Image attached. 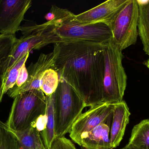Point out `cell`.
I'll return each instance as SVG.
<instances>
[{"label":"cell","instance_id":"obj_1","mask_svg":"<svg viewBox=\"0 0 149 149\" xmlns=\"http://www.w3.org/2000/svg\"><path fill=\"white\" fill-rule=\"evenodd\" d=\"M104 47L105 44L86 42L54 45V70L82 98L86 107L102 104Z\"/></svg>","mask_w":149,"mask_h":149},{"label":"cell","instance_id":"obj_2","mask_svg":"<svg viewBox=\"0 0 149 149\" xmlns=\"http://www.w3.org/2000/svg\"><path fill=\"white\" fill-rule=\"evenodd\" d=\"M76 15L66 9L52 5L45 16L62 43L86 42L105 44L113 38L109 26L103 23L86 24L76 19Z\"/></svg>","mask_w":149,"mask_h":149},{"label":"cell","instance_id":"obj_3","mask_svg":"<svg viewBox=\"0 0 149 149\" xmlns=\"http://www.w3.org/2000/svg\"><path fill=\"white\" fill-rule=\"evenodd\" d=\"M19 31L23 36L17 38L11 52L0 65L2 85L7 72L24 55L32 50H38L50 44L62 43L49 22L40 24L27 22L20 26Z\"/></svg>","mask_w":149,"mask_h":149},{"label":"cell","instance_id":"obj_4","mask_svg":"<svg viewBox=\"0 0 149 149\" xmlns=\"http://www.w3.org/2000/svg\"><path fill=\"white\" fill-rule=\"evenodd\" d=\"M104 69L102 103L122 101L127 85V75L123 66L122 51L111 40L104 47Z\"/></svg>","mask_w":149,"mask_h":149},{"label":"cell","instance_id":"obj_5","mask_svg":"<svg viewBox=\"0 0 149 149\" xmlns=\"http://www.w3.org/2000/svg\"><path fill=\"white\" fill-rule=\"evenodd\" d=\"M86 107V103L75 90L59 77L55 92V137L70 133L73 123Z\"/></svg>","mask_w":149,"mask_h":149},{"label":"cell","instance_id":"obj_6","mask_svg":"<svg viewBox=\"0 0 149 149\" xmlns=\"http://www.w3.org/2000/svg\"><path fill=\"white\" fill-rule=\"evenodd\" d=\"M46 97L41 90L27 91L14 98L5 124L13 130H24L38 116L46 114Z\"/></svg>","mask_w":149,"mask_h":149},{"label":"cell","instance_id":"obj_7","mask_svg":"<svg viewBox=\"0 0 149 149\" xmlns=\"http://www.w3.org/2000/svg\"><path fill=\"white\" fill-rule=\"evenodd\" d=\"M139 17L137 0H129L112 24V40L122 51L136 43Z\"/></svg>","mask_w":149,"mask_h":149},{"label":"cell","instance_id":"obj_8","mask_svg":"<svg viewBox=\"0 0 149 149\" xmlns=\"http://www.w3.org/2000/svg\"><path fill=\"white\" fill-rule=\"evenodd\" d=\"M114 104H100L81 114L73 123L70 133L72 140L79 144L86 134L102 123L109 124L113 115Z\"/></svg>","mask_w":149,"mask_h":149},{"label":"cell","instance_id":"obj_9","mask_svg":"<svg viewBox=\"0 0 149 149\" xmlns=\"http://www.w3.org/2000/svg\"><path fill=\"white\" fill-rule=\"evenodd\" d=\"M31 0H0V33L15 35L19 31Z\"/></svg>","mask_w":149,"mask_h":149},{"label":"cell","instance_id":"obj_10","mask_svg":"<svg viewBox=\"0 0 149 149\" xmlns=\"http://www.w3.org/2000/svg\"><path fill=\"white\" fill-rule=\"evenodd\" d=\"M129 0H108L83 13L76 15L83 24L103 23L111 29L116 17Z\"/></svg>","mask_w":149,"mask_h":149},{"label":"cell","instance_id":"obj_11","mask_svg":"<svg viewBox=\"0 0 149 149\" xmlns=\"http://www.w3.org/2000/svg\"><path fill=\"white\" fill-rule=\"evenodd\" d=\"M56 51L44 54H40L37 61L32 63L27 68L29 77L26 82L20 87H15L10 89L7 94L10 98H14L27 91L30 90H40L39 84L43 73L46 70L54 69Z\"/></svg>","mask_w":149,"mask_h":149},{"label":"cell","instance_id":"obj_12","mask_svg":"<svg viewBox=\"0 0 149 149\" xmlns=\"http://www.w3.org/2000/svg\"><path fill=\"white\" fill-rule=\"evenodd\" d=\"M130 115L129 108L125 101L114 104L109 134L110 145L113 149L118 147L123 140Z\"/></svg>","mask_w":149,"mask_h":149},{"label":"cell","instance_id":"obj_13","mask_svg":"<svg viewBox=\"0 0 149 149\" xmlns=\"http://www.w3.org/2000/svg\"><path fill=\"white\" fill-rule=\"evenodd\" d=\"M110 128L107 123H102L84 136L79 145L86 149H113L110 145Z\"/></svg>","mask_w":149,"mask_h":149},{"label":"cell","instance_id":"obj_14","mask_svg":"<svg viewBox=\"0 0 149 149\" xmlns=\"http://www.w3.org/2000/svg\"><path fill=\"white\" fill-rule=\"evenodd\" d=\"M0 124L15 136L20 149H46L41 134L31 126L22 131H16L9 128L1 120Z\"/></svg>","mask_w":149,"mask_h":149},{"label":"cell","instance_id":"obj_15","mask_svg":"<svg viewBox=\"0 0 149 149\" xmlns=\"http://www.w3.org/2000/svg\"><path fill=\"white\" fill-rule=\"evenodd\" d=\"M139 6L138 36L143 45V50L149 56V1L137 0Z\"/></svg>","mask_w":149,"mask_h":149},{"label":"cell","instance_id":"obj_16","mask_svg":"<svg viewBox=\"0 0 149 149\" xmlns=\"http://www.w3.org/2000/svg\"><path fill=\"white\" fill-rule=\"evenodd\" d=\"M128 144L135 149H149V120L134 127Z\"/></svg>","mask_w":149,"mask_h":149},{"label":"cell","instance_id":"obj_17","mask_svg":"<svg viewBox=\"0 0 149 149\" xmlns=\"http://www.w3.org/2000/svg\"><path fill=\"white\" fill-rule=\"evenodd\" d=\"M47 100L46 114L48 122L45 130L40 133L44 144L46 149H50L55 138V93L50 96H46Z\"/></svg>","mask_w":149,"mask_h":149},{"label":"cell","instance_id":"obj_18","mask_svg":"<svg viewBox=\"0 0 149 149\" xmlns=\"http://www.w3.org/2000/svg\"><path fill=\"white\" fill-rule=\"evenodd\" d=\"M59 83V76L57 72L53 69L46 70L41 78L39 84L40 89L45 96L54 94Z\"/></svg>","mask_w":149,"mask_h":149},{"label":"cell","instance_id":"obj_19","mask_svg":"<svg viewBox=\"0 0 149 149\" xmlns=\"http://www.w3.org/2000/svg\"><path fill=\"white\" fill-rule=\"evenodd\" d=\"M29 56V53L24 55L15 64V65L7 72L3 81L2 85L3 93V94L7 93L10 89H11L15 86L20 69L23 65L26 63Z\"/></svg>","mask_w":149,"mask_h":149},{"label":"cell","instance_id":"obj_20","mask_svg":"<svg viewBox=\"0 0 149 149\" xmlns=\"http://www.w3.org/2000/svg\"><path fill=\"white\" fill-rule=\"evenodd\" d=\"M16 39L17 38L15 35L0 34V65L3 61L8 57L11 52ZM0 86L2 88L1 74V71Z\"/></svg>","mask_w":149,"mask_h":149},{"label":"cell","instance_id":"obj_21","mask_svg":"<svg viewBox=\"0 0 149 149\" xmlns=\"http://www.w3.org/2000/svg\"><path fill=\"white\" fill-rule=\"evenodd\" d=\"M0 149H20L15 136L0 124Z\"/></svg>","mask_w":149,"mask_h":149},{"label":"cell","instance_id":"obj_22","mask_svg":"<svg viewBox=\"0 0 149 149\" xmlns=\"http://www.w3.org/2000/svg\"><path fill=\"white\" fill-rule=\"evenodd\" d=\"M50 149H77L73 143L65 136L55 137Z\"/></svg>","mask_w":149,"mask_h":149},{"label":"cell","instance_id":"obj_23","mask_svg":"<svg viewBox=\"0 0 149 149\" xmlns=\"http://www.w3.org/2000/svg\"><path fill=\"white\" fill-rule=\"evenodd\" d=\"M48 122L47 114L41 115L31 124V127L36 129L38 132L41 133L45 130Z\"/></svg>","mask_w":149,"mask_h":149},{"label":"cell","instance_id":"obj_24","mask_svg":"<svg viewBox=\"0 0 149 149\" xmlns=\"http://www.w3.org/2000/svg\"><path fill=\"white\" fill-rule=\"evenodd\" d=\"M29 77V73H28L27 68H26L25 64L23 65L22 67L20 69L16 82L15 87H20L24 85L27 81Z\"/></svg>","mask_w":149,"mask_h":149},{"label":"cell","instance_id":"obj_25","mask_svg":"<svg viewBox=\"0 0 149 149\" xmlns=\"http://www.w3.org/2000/svg\"><path fill=\"white\" fill-rule=\"evenodd\" d=\"M3 95L4 94L3 93L2 89L1 87L0 86V103H1V101H2Z\"/></svg>","mask_w":149,"mask_h":149},{"label":"cell","instance_id":"obj_26","mask_svg":"<svg viewBox=\"0 0 149 149\" xmlns=\"http://www.w3.org/2000/svg\"><path fill=\"white\" fill-rule=\"evenodd\" d=\"M121 149H134V148H132V147L130 146L129 144H127V145H126V146L123 147V148H121Z\"/></svg>","mask_w":149,"mask_h":149},{"label":"cell","instance_id":"obj_27","mask_svg":"<svg viewBox=\"0 0 149 149\" xmlns=\"http://www.w3.org/2000/svg\"><path fill=\"white\" fill-rule=\"evenodd\" d=\"M145 64L146 65V66H147L149 69V59L146 61V63H145Z\"/></svg>","mask_w":149,"mask_h":149}]
</instances>
